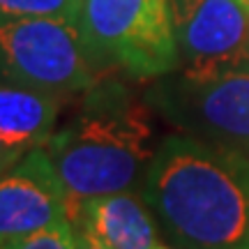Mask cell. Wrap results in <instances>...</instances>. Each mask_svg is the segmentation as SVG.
<instances>
[{"instance_id": "obj_1", "label": "cell", "mask_w": 249, "mask_h": 249, "mask_svg": "<svg viewBox=\"0 0 249 249\" xmlns=\"http://www.w3.org/2000/svg\"><path fill=\"white\" fill-rule=\"evenodd\" d=\"M143 198L178 249H249V155L185 134L161 139Z\"/></svg>"}, {"instance_id": "obj_2", "label": "cell", "mask_w": 249, "mask_h": 249, "mask_svg": "<svg viewBox=\"0 0 249 249\" xmlns=\"http://www.w3.org/2000/svg\"><path fill=\"white\" fill-rule=\"evenodd\" d=\"M155 116L145 95L118 79L81 92L70 120L42 145L67 192V214L88 198L143 185L161 143Z\"/></svg>"}, {"instance_id": "obj_3", "label": "cell", "mask_w": 249, "mask_h": 249, "mask_svg": "<svg viewBox=\"0 0 249 249\" xmlns=\"http://www.w3.org/2000/svg\"><path fill=\"white\" fill-rule=\"evenodd\" d=\"M97 65L81 21H0V79L62 99L97 83Z\"/></svg>"}, {"instance_id": "obj_4", "label": "cell", "mask_w": 249, "mask_h": 249, "mask_svg": "<svg viewBox=\"0 0 249 249\" xmlns=\"http://www.w3.org/2000/svg\"><path fill=\"white\" fill-rule=\"evenodd\" d=\"M145 99L180 134L249 155V67L208 79L169 71L155 79Z\"/></svg>"}, {"instance_id": "obj_5", "label": "cell", "mask_w": 249, "mask_h": 249, "mask_svg": "<svg viewBox=\"0 0 249 249\" xmlns=\"http://www.w3.org/2000/svg\"><path fill=\"white\" fill-rule=\"evenodd\" d=\"M81 26L97 60L132 79H160L176 70L169 0H86Z\"/></svg>"}, {"instance_id": "obj_6", "label": "cell", "mask_w": 249, "mask_h": 249, "mask_svg": "<svg viewBox=\"0 0 249 249\" xmlns=\"http://www.w3.org/2000/svg\"><path fill=\"white\" fill-rule=\"evenodd\" d=\"M176 70L208 79L249 67V12L238 0H169Z\"/></svg>"}, {"instance_id": "obj_7", "label": "cell", "mask_w": 249, "mask_h": 249, "mask_svg": "<svg viewBox=\"0 0 249 249\" xmlns=\"http://www.w3.org/2000/svg\"><path fill=\"white\" fill-rule=\"evenodd\" d=\"M67 219V192L44 148L0 176V245Z\"/></svg>"}, {"instance_id": "obj_8", "label": "cell", "mask_w": 249, "mask_h": 249, "mask_svg": "<svg viewBox=\"0 0 249 249\" xmlns=\"http://www.w3.org/2000/svg\"><path fill=\"white\" fill-rule=\"evenodd\" d=\"M67 219L88 229L108 249H155L157 226L145 198L132 192L95 196L79 203Z\"/></svg>"}, {"instance_id": "obj_9", "label": "cell", "mask_w": 249, "mask_h": 249, "mask_svg": "<svg viewBox=\"0 0 249 249\" xmlns=\"http://www.w3.org/2000/svg\"><path fill=\"white\" fill-rule=\"evenodd\" d=\"M60 97L0 79V134L21 152L42 148L55 132Z\"/></svg>"}, {"instance_id": "obj_10", "label": "cell", "mask_w": 249, "mask_h": 249, "mask_svg": "<svg viewBox=\"0 0 249 249\" xmlns=\"http://www.w3.org/2000/svg\"><path fill=\"white\" fill-rule=\"evenodd\" d=\"M86 0H0V21L14 18H67L81 21Z\"/></svg>"}, {"instance_id": "obj_11", "label": "cell", "mask_w": 249, "mask_h": 249, "mask_svg": "<svg viewBox=\"0 0 249 249\" xmlns=\"http://www.w3.org/2000/svg\"><path fill=\"white\" fill-rule=\"evenodd\" d=\"M0 249H76L74 229H71L70 219H62L49 229L23 235L18 240L5 242V245H0Z\"/></svg>"}, {"instance_id": "obj_12", "label": "cell", "mask_w": 249, "mask_h": 249, "mask_svg": "<svg viewBox=\"0 0 249 249\" xmlns=\"http://www.w3.org/2000/svg\"><path fill=\"white\" fill-rule=\"evenodd\" d=\"M26 152L17 150L14 145H9L5 139H2V134H0V176H5L12 166H17V161L23 157Z\"/></svg>"}, {"instance_id": "obj_13", "label": "cell", "mask_w": 249, "mask_h": 249, "mask_svg": "<svg viewBox=\"0 0 249 249\" xmlns=\"http://www.w3.org/2000/svg\"><path fill=\"white\" fill-rule=\"evenodd\" d=\"M71 229H74V245H76V249H108L107 245L102 240H97L88 229H83L79 224H71Z\"/></svg>"}, {"instance_id": "obj_14", "label": "cell", "mask_w": 249, "mask_h": 249, "mask_svg": "<svg viewBox=\"0 0 249 249\" xmlns=\"http://www.w3.org/2000/svg\"><path fill=\"white\" fill-rule=\"evenodd\" d=\"M238 2L242 5V9H247V12H249V0H238Z\"/></svg>"}, {"instance_id": "obj_15", "label": "cell", "mask_w": 249, "mask_h": 249, "mask_svg": "<svg viewBox=\"0 0 249 249\" xmlns=\"http://www.w3.org/2000/svg\"><path fill=\"white\" fill-rule=\"evenodd\" d=\"M155 249H171V247H155Z\"/></svg>"}]
</instances>
